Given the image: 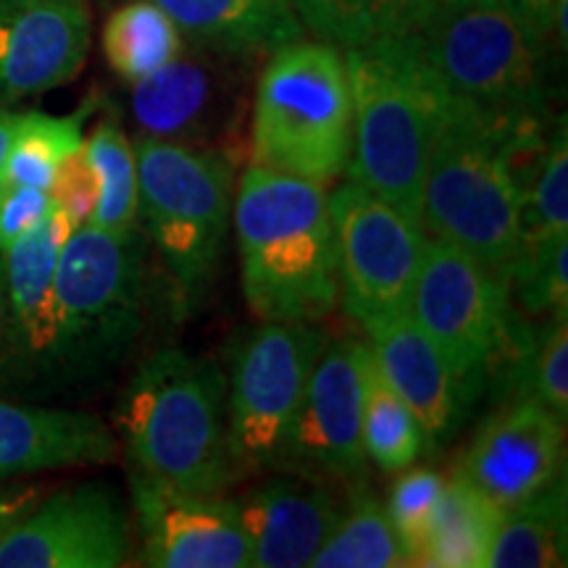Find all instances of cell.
Returning a JSON list of instances; mask_svg holds the SVG:
<instances>
[{"mask_svg": "<svg viewBox=\"0 0 568 568\" xmlns=\"http://www.w3.org/2000/svg\"><path fill=\"white\" fill-rule=\"evenodd\" d=\"M132 552V524L103 481L40 497L0 539V568H119Z\"/></svg>", "mask_w": 568, "mask_h": 568, "instance_id": "12", "label": "cell"}, {"mask_svg": "<svg viewBox=\"0 0 568 568\" xmlns=\"http://www.w3.org/2000/svg\"><path fill=\"white\" fill-rule=\"evenodd\" d=\"M180 34L224 55L274 53L303 38L290 0H151Z\"/></svg>", "mask_w": 568, "mask_h": 568, "instance_id": "22", "label": "cell"}, {"mask_svg": "<svg viewBox=\"0 0 568 568\" xmlns=\"http://www.w3.org/2000/svg\"><path fill=\"white\" fill-rule=\"evenodd\" d=\"M316 568H400L408 566L400 539L389 521L385 503L372 495L366 485L351 497L339 514L335 529L324 539Z\"/></svg>", "mask_w": 568, "mask_h": 568, "instance_id": "26", "label": "cell"}, {"mask_svg": "<svg viewBox=\"0 0 568 568\" xmlns=\"http://www.w3.org/2000/svg\"><path fill=\"white\" fill-rule=\"evenodd\" d=\"M535 397L566 422L568 418V326L566 318L548 322L537 347Z\"/></svg>", "mask_w": 568, "mask_h": 568, "instance_id": "35", "label": "cell"}, {"mask_svg": "<svg viewBox=\"0 0 568 568\" xmlns=\"http://www.w3.org/2000/svg\"><path fill=\"white\" fill-rule=\"evenodd\" d=\"M514 305L535 322L568 316V234L521 243L510 272Z\"/></svg>", "mask_w": 568, "mask_h": 568, "instance_id": "31", "label": "cell"}, {"mask_svg": "<svg viewBox=\"0 0 568 568\" xmlns=\"http://www.w3.org/2000/svg\"><path fill=\"white\" fill-rule=\"evenodd\" d=\"M503 510L479 489L456 477L443 487L414 566L487 568Z\"/></svg>", "mask_w": 568, "mask_h": 568, "instance_id": "23", "label": "cell"}, {"mask_svg": "<svg viewBox=\"0 0 568 568\" xmlns=\"http://www.w3.org/2000/svg\"><path fill=\"white\" fill-rule=\"evenodd\" d=\"M545 132V130H527ZM503 132L453 95L422 190V222L432 240L477 258L510 282L524 232V190Z\"/></svg>", "mask_w": 568, "mask_h": 568, "instance_id": "6", "label": "cell"}, {"mask_svg": "<svg viewBox=\"0 0 568 568\" xmlns=\"http://www.w3.org/2000/svg\"><path fill=\"white\" fill-rule=\"evenodd\" d=\"M247 308L258 322L318 324L339 303L324 184L253 166L232 205Z\"/></svg>", "mask_w": 568, "mask_h": 568, "instance_id": "1", "label": "cell"}, {"mask_svg": "<svg viewBox=\"0 0 568 568\" xmlns=\"http://www.w3.org/2000/svg\"><path fill=\"white\" fill-rule=\"evenodd\" d=\"M351 151L353 98L345 53L324 40L276 48L255 88V166L326 184L345 172Z\"/></svg>", "mask_w": 568, "mask_h": 568, "instance_id": "8", "label": "cell"}, {"mask_svg": "<svg viewBox=\"0 0 568 568\" xmlns=\"http://www.w3.org/2000/svg\"><path fill=\"white\" fill-rule=\"evenodd\" d=\"M410 34L445 88L497 130H545L552 45L508 0H432Z\"/></svg>", "mask_w": 568, "mask_h": 568, "instance_id": "4", "label": "cell"}, {"mask_svg": "<svg viewBox=\"0 0 568 568\" xmlns=\"http://www.w3.org/2000/svg\"><path fill=\"white\" fill-rule=\"evenodd\" d=\"M53 197L40 187H6L0 195V253L53 211Z\"/></svg>", "mask_w": 568, "mask_h": 568, "instance_id": "36", "label": "cell"}, {"mask_svg": "<svg viewBox=\"0 0 568 568\" xmlns=\"http://www.w3.org/2000/svg\"><path fill=\"white\" fill-rule=\"evenodd\" d=\"M40 493L38 485H0V539L30 514L42 497Z\"/></svg>", "mask_w": 568, "mask_h": 568, "instance_id": "37", "label": "cell"}, {"mask_svg": "<svg viewBox=\"0 0 568 568\" xmlns=\"http://www.w3.org/2000/svg\"><path fill=\"white\" fill-rule=\"evenodd\" d=\"M17 116H19V113L6 111L3 105H0V195H3V190H6V184H3V161H6V153H9L13 126H17Z\"/></svg>", "mask_w": 568, "mask_h": 568, "instance_id": "39", "label": "cell"}, {"mask_svg": "<svg viewBox=\"0 0 568 568\" xmlns=\"http://www.w3.org/2000/svg\"><path fill=\"white\" fill-rule=\"evenodd\" d=\"M568 234V140L566 119L550 134L542 166L524 197L521 243Z\"/></svg>", "mask_w": 568, "mask_h": 568, "instance_id": "32", "label": "cell"}, {"mask_svg": "<svg viewBox=\"0 0 568 568\" xmlns=\"http://www.w3.org/2000/svg\"><path fill=\"white\" fill-rule=\"evenodd\" d=\"M516 305L510 282L458 247L426 237L408 314L447 364L485 387Z\"/></svg>", "mask_w": 568, "mask_h": 568, "instance_id": "10", "label": "cell"}, {"mask_svg": "<svg viewBox=\"0 0 568 568\" xmlns=\"http://www.w3.org/2000/svg\"><path fill=\"white\" fill-rule=\"evenodd\" d=\"M132 84V113L145 138L201 145L222 122V82L205 55L180 53Z\"/></svg>", "mask_w": 568, "mask_h": 568, "instance_id": "21", "label": "cell"}, {"mask_svg": "<svg viewBox=\"0 0 568 568\" xmlns=\"http://www.w3.org/2000/svg\"><path fill=\"white\" fill-rule=\"evenodd\" d=\"M116 426L132 471L224 495L237 481L226 437V374L182 347L148 355L126 382Z\"/></svg>", "mask_w": 568, "mask_h": 568, "instance_id": "3", "label": "cell"}, {"mask_svg": "<svg viewBox=\"0 0 568 568\" xmlns=\"http://www.w3.org/2000/svg\"><path fill=\"white\" fill-rule=\"evenodd\" d=\"M290 6L311 34L347 51L410 34L432 0H290Z\"/></svg>", "mask_w": 568, "mask_h": 568, "instance_id": "25", "label": "cell"}, {"mask_svg": "<svg viewBox=\"0 0 568 568\" xmlns=\"http://www.w3.org/2000/svg\"><path fill=\"white\" fill-rule=\"evenodd\" d=\"M566 474L506 510L487 568H558L568 548Z\"/></svg>", "mask_w": 568, "mask_h": 568, "instance_id": "24", "label": "cell"}, {"mask_svg": "<svg viewBox=\"0 0 568 568\" xmlns=\"http://www.w3.org/2000/svg\"><path fill=\"white\" fill-rule=\"evenodd\" d=\"M84 151L101 187L90 224L130 230L138 224V155L130 138L113 119H103L84 140Z\"/></svg>", "mask_w": 568, "mask_h": 568, "instance_id": "30", "label": "cell"}, {"mask_svg": "<svg viewBox=\"0 0 568 568\" xmlns=\"http://www.w3.org/2000/svg\"><path fill=\"white\" fill-rule=\"evenodd\" d=\"M364 355L361 339H326L311 368L282 471L345 485L364 481Z\"/></svg>", "mask_w": 568, "mask_h": 568, "instance_id": "13", "label": "cell"}, {"mask_svg": "<svg viewBox=\"0 0 568 568\" xmlns=\"http://www.w3.org/2000/svg\"><path fill=\"white\" fill-rule=\"evenodd\" d=\"M566 422L524 397L500 403L468 445L456 477L506 514L564 474Z\"/></svg>", "mask_w": 568, "mask_h": 568, "instance_id": "16", "label": "cell"}, {"mask_svg": "<svg viewBox=\"0 0 568 568\" xmlns=\"http://www.w3.org/2000/svg\"><path fill=\"white\" fill-rule=\"evenodd\" d=\"M90 51L82 0H0V101L38 95L80 74Z\"/></svg>", "mask_w": 568, "mask_h": 568, "instance_id": "18", "label": "cell"}, {"mask_svg": "<svg viewBox=\"0 0 568 568\" xmlns=\"http://www.w3.org/2000/svg\"><path fill=\"white\" fill-rule=\"evenodd\" d=\"M443 487L445 481L435 468L408 466L406 471H400V477L393 485V493H389V500L385 503L408 566H414L416 552L422 548L426 527H429V518L435 514Z\"/></svg>", "mask_w": 568, "mask_h": 568, "instance_id": "33", "label": "cell"}, {"mask_svg": "<svg viewBox=\"0 0 568 568\" xmlns=\"http://www.w3.org/2000/svg\"><path fill=\"white\" fill-rule=\"evenodd\" d=\"M337 240L339 301L361 326L408 314L426 243L416 219L347 180L329 195Z\"/></svg>", "mask_w": 568, "mask_h": 568, "instance_id": "11", "label": "cell"}, {"mask_svg": "<svg viewBox=\"0 0 568 568\" xmlns=\"http://www.w3.org/2000/svg\"><path fill=\"white\" fill-rule=\"evenodd\" d=\"M48 193H51L55 209L69 219L71 230L92 222L101 187H98L95 169H92L88 151H84V142L82 148H77L67 159H61Z\"/></svg>", "mask_w": 568, "mask_h": 568, "instance_id": "34", "label": "cell"}, {"mask_svg": "<svg viewBox=\"0 0 568 568\" xmlns=\"http://www.w3.org/2000/svg\"><path fill=\"white\" fill-rule=\"evenodd\" d=\"M138 224L172 284V305L187 316L209 297L232 224L234 172L213 148L142 138Z\"/></svg>", "mask_w": 568, "mask_h": 568, "instance_id": "7", "label": "cell"}, {"mask_svg": "<svg viewBox=\"0 0 568 568\" xmlns=\"http://www.w3.org/2000/svg\"><path fill=\"white\" fill-rule=\"evenodd\" d=\"M148 247L140 224L71 230L55 264V387L92 385L130 355L145 322Z\"/></svg>", "mask_w": 568, "mask_h": 568, "instance_id": "5", "label": "cell"}, {"mask_svg": "<svg viewBox=\"0 0 568 568\" xmlns=\"http://www.w3.org/2000/svg\"><path fill=\"white\" fill-rule=\"evenodd\" d=\"M364 329L379 374L422 424L426 453L443 450L466 424L485 387L447 364L410 314L376 318Z\"/></svg>", "mask_w": 568, "mask_h": 568, "instance_id": "17", "label": "cell"}, {"mask_svg": "<svg viewBox=\"0 0 568 568\" xmlns=\"http://www.w3.org/2000/svg\"><path fill=\"white\" fill-rule=\"evenodd\" d=\"M113 456L116 437L95 414L0 397V481L59 468L101 466Z\"/></svg>", "mask_w": 568, "mask_h": 568, "instance_id": "20", "label": "cell"}, {"mask_svg": "<svg viewBox=\"0 0 568 568\" xmlns=\"http://www.w3.org/2000/svg\"><path fill=\"white\" fill-rule=\"evenodd\" d=\"M345 67L353 98V151L345 172L418 222L426 166L453 92L414 34L347 48Z\"/></svg>", "mask_w": 568, "mask_h": 568, "instance_id": "2", "label": "cell"}, {"mask_svg": "<svg viewBox=\"0 0 568 568\" xmlns=\"http://www.w3.org/2000/svg\"><path fill=\"white\" fill-rule=\"evenodd\" d=\"M88 111L80 109L71 116H48L40 111L19 113L3 161L6 187H51L61 159L82 148Z\"/></svg>", "mask_w": 568, "mask_h": 568, "instance_id": "29", "label": "cell"}, {"mask_svg": "<svg viewBox=\"0 0 568 568\" xmlns=\"http://www.w3.org/2000/svg\"><path fill=\"white\" fill-rule=\"evenodd\" d=\"M326 335L314 324L261 322L234 347L226 437L237 477L282 471L305 385Z\"/></svg>", "mask_w": 568, "mask_h": 568, "instance_id": "9", "label": "cell"}, {"mask_svg": "<svg viewBox=\"0 0 568 568\" xmlns=\"http://www.w3.org/2000/svg\"><path fill=\"white\" fill-rule=\"evenodd\" d=\"M508 3L529 21L531 30L556 45L558 17L568 11V0H508Z\"/></svg>", "mask_w": 568, "mask_h": 568, "instance_id": "38", "label": "cell"}, {"mask_svg": "<svg viewBox=\"0 0 568 568\" xmlns=\"http://www.w3.org/2000/svg\"><path fill=\"white\" fill-rule=\"evenodd\" d=\"M364 432L366 458H372L382 471L400 474L426 456V437L422 424L408 403L389 387L379 374L372 353L364 355Z\"/></svg>", "mask_w": 568, "mask_h": 568, "instance_id": "27", "label": "cell"}, {"mask_svg": "<svg viewBox=\"0 0 568 568\" xmlns=\"http://www.w3.org/2000/svg\"><path fill=\"white\" fill-rule=\"evenodd\" d=\"M71 224L55 209L24 232L0 261L6 335L0 372L21 387H55V264Z\"/></svg>", "mask_w": 568, "mask_h": 568, "instance_id": "14", "label": "cell"}, {"mask_svg": "<svg viewBox=\"0 0 568 568\" xmlns=\"http://www.w3.org/2000/svg\"><path fill=\"white\" fill-rule=\"evenodd\" d=\"M6 335V301H3V284H0V347H3Z\"/></svg>", "mask_w": 568, "mask_h": 568, "instance_id": "40", "label": "cell"}, {"mask_svg": "<svg viewBox=\"0 0 568 568\" xmlns=\"http://www.w3.org/2000/svg\"><path fill=\"white\" fill-rule=\"evenodd\" d=\"M140 564L151 568H251L237 503L216 493H190L132 471Z\"/></svg>", "mask_w": 568, "mask_h": 568, "instance_id": "15", "label": "cell"}, {"mask_svg": "<svg viewBox=\"0 0 568 568\" xmlns=\"http://www.w3.org/2000/svg\"><path fill=\"white\" fill-rule=\"evenodd\" d=\"M103 53L119 77L138 82L182 53V34L151 0H132L105 21Z\"/></svg>", "mask_w": 568, "mask_h": 568, "instance_id": "28", "label": "cell"}, {"mask_svg": "<svg viewBox=\"0 0 568 568\" xmlns=\"http://www.w3.org/2000/svg\"><path fill=\"white\" fill-rule=\"evenodd\" d=\"M237 514L251 545V566L303 568L335 529L343 506L326 479L280 471L237 500Z\"/></svg>", "mask_w": 568, "mask_h": 568, "instance_id": "19", "label": "cell"}]
</instances>
